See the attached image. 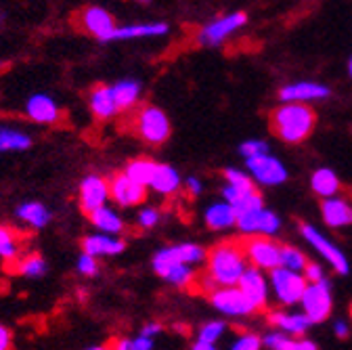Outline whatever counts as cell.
I'll list each match as a JSON object with an SVG mask.
<instances>
[{
	"label": "cell",
	"instance_id": "cell-1",
	"mask_svg": "<svg viewBox=\"0 0 352 350\" xmlns=\"http://www.w3.org/2000/svg\"><path fill=\"white\" fill-rule=\"evenodd\" d=\"M250 267L245 258L241 239H225L218 241L208 250L206 258V275L212 277V281L218 287H233L239 283L241 275Z\"/></svg>",
	"mask_w": 352,
	"mask_h": 350
},
{
	"label": "cell",
	"instance_id": "cell-2",
	"mask_svg": "<svg viewBox=\"0 0 352 350\" xmlns=\"http://www.w3.org/2000/svg\"><path fill=\"white\" fill-rule=\"evenodd\" d=\"M317 113L308 103H281L271 111V130L273 135L287 143H304L315 133Z\"/></svg>",
	"mask_w": 352,
	"mask_h": 350
},
{
	"label": "cell",
	"instance_id": "cell-3",
	"mask_svg": "<svg viewBox=\"0 0 352 350\" xmlns=\"http://www.w3.org/2000/svg\"><path fill=\"white\" fill-rule=\"evenodd\" d=\"M206 258H208L206 248L193 241H183V243H172V245L160 248L151 258V267L155 275L164 277L174 265L197 267V265H206Z\"/></svg>",
	"mask_w": 352,
	"mask_h": 350
},
{
	"label": "cell",
	"instance_id": "cell-4",
	"mask_svg": "<svg viewBox=\"0 0 352 350\" xmlns=\"http://www.w3.org/2000/svg\"><path fill=\"white\" fill-rule=\"evenodd\" d=\"M132 128H135L137 137L151 147L164 145L172 133V126H170L166 111L155 107V105H143L135 116V124H132Z\"/></svg>",
	"mask_w": 352,
	"mask_h": 350
},
{
	"label": "cell",
	"instance_id": "cell-5",
	"mask_svg": "<svg viewBox=\"0 0 352 350\" xmlns=\"http://www.w3.org/2000/svg\"><path fill=\"white\" fill-rule=\"evenodd\" d=\"M298 231L302 235V239L311 245L327 265L331 267V271L336 275H348L350 273V262L346 258V254L342 252V248L338 243H333L325 233H321L315 225L311 223H300Z\"/></svg>",
	"mask_w": 352,
	"mask_h": 350
},
{
	"label": "cell",
	"instance_id": "cell-6",
	"mask_svg": "<svg viewBox=\"0 0 352 350\" xmlns=\"http://www.w3.org/2000/svg\"><path fill=\"white\" fill-rule=\"evenodd\" d=\"M245 258L250 267H256L264 273H271L281 267V248L275 237H264V235H252V237H239Z\"/></svg>",
	"mask_w": 352,
	"mask_h": 350
},
{
	"label": "cell",
	"instance_id": "cell-7",
	"mask_svg": "<svg viewBox=\"0 0 352 350\" xmlns=\"http://www.w3.org/2000/svg\"><path fill=\"white\" fill-rule=\"evenodd\" d=\"M269 285H271L273 300L281 306V309H292V306L300 304L308 283L302 273L279 267L269 273Z\"/></svg>",
	"mask_w": 352,
	"mask_h": 350
},
{
	"label": "cell",
	"instance_id": "cell-8",
	"mask_svg": "<svg viewBox=\"0 0 352 350\" xmlns=\"http://www.w3.org/2000/svg\"><path fill=\"white\" fill-rule=\"evenodd\" d=\"M300 311L311 319L313 325L325 323L333 311V292L331 281L323 279L319 283H308L300 300Z\"/></svg>",
	"mask_w": 352,
	"mask_h": 350
},
{
	"label": "cell",
	"instance_id": "cell-9",
	"mask_svg": "<svg viewBox=\"0 0 352 350\" xmlns=\"http://www.w3.org/2000/svg\"><path fill=\"white\" fill-rule=\"evenodd\" d=\"M248 166V174L254 179L256 185L262 187H279L289 179V172L285 168V164L275 157L273 153H264L252 160H245Z\"/></svg>",
	"mask_w": 352,
	"mask_h": 350
},
{
	"label": "cell",
	"instance_id": "cell-10",
	"mask_svg": "<svg viewBox=\"0 0 352 350\" xmlns=\"http://www.w3.org/2000/svg\"><path fill=\"white\" fill-rule=\"evenodd\" d=\"M208 300L220 315L231 317V319H245V317L258 313L254 309V304L245 298V294L237 285L218 287L208 296Z\"/></svg>",
	"mask_w": 352,
	"mask_h": 350
},
{
	"label": "cell",
	"instance_id": "cell-11",
	"mask_svg": "<svg viewBox=\"0 0 352 350\" xmlns=\"http://www.w3.org/2000/svg\"><path fill=\"white\" fill-rule=\"evenodd\" d=\"M241 237H252V235H264V237H277L281 231V218L277 212L262 208L256 212L239 214L237 216V227Z\"/></svg>",
	"mask_w": 352,
	"mask_h": 350
},
{
	"label": "cell",
	"instance_id": "cell-12",
	"mask_svg": "<svg viewBox=\"0 0 352 350\" xmlns=\"http://www.w3.org/2000/svg\"><path fill=\"white\" fill-rule=\"evenodd\" d=\"M245 23H248V15L243 11H235L225 17H218L199 30L197 42L201 47H218V45H223L227 38H231L235 32H239Z\"/></svg>",
	"mask_w": 352,
	"mask_h": 350
},
{
	"label": "cell",
	"instance_id": "cell-13",
	"mask_svg": "<svg viewBox=\"0 0 352 350\" xmlns=\"http://www.w3.org/2000/svg\"><path fill=\"white\" fill-rule=\"evenodd\" d=\"M111 199L109 195V181L101 174H86V177L80 181V189H78V206L80 210L88 216L95 210L107 206V201Z\"/></svg>",
	"mask_w": 352,
	"mask_h": 350
},
{
	"label": "cell",
	"instance_id": "cell-14",
	"mask_svg": "<svg viewBox=\"0 0 352 350\" xmlns=\"http://www.w3.org/2000/svg\"><path fill=\"white\" fill-rule=\"evenodd\" d=\"M237 287L245 294V298L254 304V309L258 313L269 311L271 304V285H269V275L256 269V267H248L245 273L241 275Z\"/></svg>",
	"mask_w": 352,
	"mask_h": 350
},
{
	"label": "cell",
	"instance_id": "cell-15",
	"mask_svg": "<svg viewBox=\"0 0 352 350\" xmlns=\"http://www.w3.org/2000/svg\"><path fill=\"white\" fill-rule=\"evenodd\" d=\"M109 195L120 208H135L147 199V187L135 183L126 172H120L109 179Z\"/></svg>",
	"mask_w": 352,
	"mask_h": 350
},
{
	"label": "cell",
	"instance_id": "cell-16",
	"mask_svg": "<svg viewBox=\"0 0 352 350\" xmlns=\"http://www.w3.org/2000/svg\"><path fill=\"white\" fill-rule=\"evenodd\" d=\"M331 95L329 86L321 84V82H292L285 84L279 91V99L281 103H311V101H323Z\"/></svg>",
	"mask_w": 352,
	"mask_h": 350
},
{
	"label": "cell",
	"instance_id": "cell-17",
	"mask_svg": "<svg viewBox=\"0 0 352 350\" xmlns=\"http://www.w3.org/2000/svg\"><path fill=\"white\" fill-rule=\"evenodd\" d=\"M269 323L273 329H279L292 338H304L308 329L313 327L311 319H308L302 311H289V309H275L269 311Z\"/></svg>",
	"mask_w": 352,
	"mask_h": 350
},
{
	"label": "cell",
	"instance_id": "cell-18",
	"mask_svg": "<svg viewBox=\"0 0 352 350\" xmlns=\"http://www.w3.org/2000/svg\"><path fill=\"white\" fill-rule=\"evenodd\" d=\"M80 25H82L84 32L93 34L101 42H105L107 36L118 28L113 15L107 9H103V7H86L80 13Z\"/></svg>",
	"mask_w": 352,
	"mask_h": 350
},
{
	"label": "cell",
	"instance_id": "cell-19",
	"mask_svg": "<svg viewBox=\"0 0 352 350\" xmlns=\"http://www.w3.org/2000/svg\"><path fill=\"white\" fill-rule=\"evenodd\" d=\"M321 218H323V223L333 231L348 229V227H352V204L340 195L323 199L321 201Z\"/></svg>",
	"mask_w": 352,
	"mask_h": 350
},
{
	"label": "cell",
	"instance_id": "cell-20",
	"mask_svg": "<svg viewBox=\"0 0 352 350\" xmlns=\"http://www.w3.org/2000/svg\"><path fill=\"white\" fill-rule=\"evenodd\" d=\"M204 223L210 231H216V233L231 231L237 227V212L229 201L218 199V201H212L204 210Z\"/></svg>",
	"mask_w": 352,
	"mask_h": 350
},
{
	"label": "cell",
	"instance_id": "cell-21",
	"mask_svg": "<svg viewBox=\"0 0 352 350\" xmlns=\"http://www.w3.org/2000/svg\"><path fill=\"white\" fill-rule=\"evenodd\" d=\"M82 252L91 254L95 258H105V256L111 258V256H120L126 252V241L116 235L93 233L82 239Z\"/></svg>",
	"mask_w": 352,
	"mask_h": 350
},
{
	"label": "cell",
	"instance_id": "cell-22",
	"mask_svg": "<svg viewBox=\"0 0 352 350\" xmlns=\"http://www.w3.org/2000/svg\"><path fill=\"white\" fill-rule=\"evenodd\" d=\"M149 189L162 197H174L183 189V179H181L179 170L170 164H155Z\"/></svg>",
	"mask_w": 352,
	"mask_h": 350
},
{
	"label": "cell",
	"instance_id": "cell-23",
	"mask_svg": "<svg viewBox=\"0 0 352 350\" xmlns=\"http://www.w3.org/2000/svg\"><path fill=\"white\" fill-rule=\"evenodd\" d=\"M25 116L36 124H55L61 118V109L53 97L36 93L25 103Z\"/></svg>",
	"mask_w": 352,
	"mask_h": 350
},
{
	"label": "cell",
	"instance_id": "cell-24",
	"mask_svg": "<svg viewBox=\"0 0 352 350\" xmlns=\"http://www.w3.org/2000/svg\"><path fill=\"white\" fill-rule=\"evenodd\" d=\"M168 34V23L164 21H151V23H130V25H120L116 28L105 42L113 40H137V38H155V36H166Z\"/></svg>",
	"mask_w": 352,
	"mask_h": 350
},
{
	"label": "cell",
	"instance_id": "cell-25",
	"mask_svg": "<svg viewBox=\"0 0 352 350\" xmlns=\"http://www.w3.org/2000/svg\"><path fill=\"white\" fill-rule=\"evenodd\" d=\"M88 103H91V111L97 120H111L120 113L113 97V89L105 84L95 86L91 91V97H88Z\"/></svg>",
	"mask_w": 352,
	"mask_h": 350
},
{
	"label": "cell",
	"instance_id": "cell-26",
	"mask_svg": "<svg viewBox=\"0 0 352 350\" xmlns=\"http://www.w3.org/2000/svg\"><path fill=\"white\" fill-rule=\"evenodd\" d=\"M15 216L19 218L21 223H25L30 229H36V231L49 227V223L53 221L51 210L44 204H40V201H23V204H19L17 210H15Z\"/></svg>",
	"mask_w": 352,
	"mask_h": 350
},
{
	"label": "cell",
	"instance_id": "cell-27",
	"mask_svg": "<svg viewBox=\"0 0 352 350\" xmlns=\"http://www.w3.org/2000/svg\"><path fill=\"white\" fill-rule=\"evenodd\" d=\"M88 221L91 225L99 231V233H107V235H116L120 237L126 231V223L124 218L109 206H103L99 210H95L93 214H88Z\"/></svg>",
	"mask_w": 352,
	"mask_h": 350
},
{
	"label": "cell",
	"instance_id": "cell-28",
	"mask_svg": "<svg viewBox=\"0 0 352 350\" xmlns=\"http://www.w3.org/2000/svg\"><path fill=\"white\" fill-rule=\"evenodd\" d=\"M311 189L317 197L329 199V197H336L340 193L342 183H340V177L331 168H317L311 177Z\"/></svg>",
	"mask_w": 352,
	"mask_h": 350
},
{
	"label": "cell",
	"instance_id": "cell-29",
	"mask_svg": "<svg viewBox=\"0 0 352 350\" xmlns=\"http://www.w3.org/2000/svg\"><path fill=\"white\" fill-rule=\"evenodd\" d=\"M111 89H113V97H116L118 109L120 111H128V109H132L139 103L143 86H141L139 80H122V82L113 84Z\"/></svg>",
	"mask_w": 352,
	"mask_h": 350
},
{
	"label": "cell",
	"instance_id": "cell-30",
	"mask_svg": "<svg viewBox=\"0 0 352 350\" xmlns=\"http://www.w3.org/2000/svg\"><path fill=\"white\" fill-rule=\"evenodd\" d=\"M155 164L157 162H153V160H149V157H135V160H130L128 164H126V174L128 177L135 181V183H139V185H143V187H147L149 189V183H151V177H153V170H155Z\"/></svg>",
	"mask_w": 352,
	"mask_h": 350
},
{
	"label": "cell",
	"instance_id": "cell-31",
	"mask_svg": "<svg viewBox=\"0 0 352 350\" xmlns=\"http://www.w3.org/2000/svg\"><path fill=\"white\" fill-rule=\"evenodd\" d=\"M21 252L19 233L13 227L0 225V262H13Z\"/></svg>",
	"mask_w": 352,
	"mask_h": 350
},
{
	"label": "cell",
	"instance_id": "cell-32",
	"mask_svg": "<svg viewBox=\"0 0 352 350\" xmlns=\"http://www.w3.org/2000/svg\"><path fill=\"white\" fill-rule=\"evenodd\" d=\"M197 277H199V275H197L195 267H189V265H174L162 279H164L166 283H170L172 287H176V289H189V287L195 285Z\"/></svg>",
	"mask_w": 352,
	"mask_h": 350
},
{
	"label": "cell",
	"instance_id": "cell-33",
	"mask_svg": "<svg viewBox=\"0 0 352 350\" xmlns=\"http://www.w3.org/2000/svg\"><path fill=\"white\" fill-rule=\"evenodd\" d=\"M32 147V137L23 130L0 128V151H25Z\"/></svg>",
	"mask_w": 352,
	"mask_h": 350
},
{
	"label": "cell",
	"instance_id": "cell-34",
	"mask_svg": "<svg viewBox=\"0 0 352 350\" xmlns=\"http://www.w3.org/2000/svg\"><path fill=\"white\" fill-rule=\"evenodd\" d=\"M47 271H49L47 260H44V258H42L40 254H36V252L23 256L21 260H17V273H19L21 277L40 279V277L47 275Z\"/></svg>",
	"mask_w": 352,
	"mask_h": 350
},
{
	"label": "cell",
	"instance_id": "cell-35",
	"mask_svg": "<svg viewBox=\"0 0 352 350\" xmlns=\"http://www.w3.org/2000/svg\"><path fill=\"white\" fill-rule=\"evenodd\" d=\"M308 262H311V260H308V256L300 248L283 243V248H281V267L283 269L304 273V269L308 267Z\"/></svg>",
	"mask_w": 352,
	"mask_h": 350
},
{
	"label": "cell",
	"instance_id": "cell-36",
	"mask_svg": "<svg viewBox=\"0 0 352 350\" xmlns=\"http://www.w3.org/2000/svg\"><path fill=\"white\" fill-rule=\"evenodd\" d=\"M229 325L220 319H214V321H206L199 329H197V340L199 342H206V344H218L220 340L225 338Z\"/></svg>",
	"mask_w": 352,
	"mask_h": 350
},
{
	"label": "cell",
	"instance_id": "cell-37",
	"mask_svg": "<svg viewBox=\"0 0 352 350\" xmlns=\"http://www.w3.org/2000/svg\"><path fill=\"white\" fill-rule=\"evenodd\" d=\"M262 348H264L262 336L252 329H243L231 340L227 350H262Z\"/></svg>",
	"mask_w": 352,
	"mask_h": 350
},
{
	"label": "cell",
	"instance_id": "cell-38",
	"mask_svg": "<svg viewBox=\"0 0 352 350\" xmlns=\"http://www.w3.org/2000/svg\"><path fill=\"white\" fill-rule=\"evenodd\" d=\"M223 177H225V185H231L235 189H256L254 179L250 177L245 170H239V168L231 166V168H225Z\"/></svg>",
	"mask_w": 352,
	"mask_h": 350
},
{
	"label": "cell",
	"instance_id": "cell-39",
	"mask_svg": "<svg viewBox=\"0 0 352 350\" xmlns=\"http://www.w3.org/2000/svg\"><path fill=\"white\" fill-rule=\"evenodd\" d=\"M294 340L292 336L279 331V329H271L262 336V344L264 348H269V350H292L294 348Z\"/></svg>",
	"mask_w": 352,
	"mask_h": 350
},
{
	"label": "cell",
	"instance_id": "cell-40",
	"mask_svg": "<svg viewBox=\"0 0 352 350\" xmlns=\"http://www.w3.org/2000/svg\"><path fill=\"white\" fill-rule=\"evenodd\" d=\"M160 221H162V212H160L157 208H153V206H145V208H141L139 214H137V227H139L141 231H151V229H155V227L160 225Z\"/></svg>",
	"mask_w": 352,
	"mask_h": 350
},
{
	"label": "cell",
	"instance_id": "cell-41",
	"mask_svg": "<svg viewBox=\"0 0 352 350\" xmlns=\"http://www.w3.org/2000/svg\"><path fill=\"white\" fill-rule=\"evenodd\" d=\"M264 153H271V147H269L267 141L250 139V141H243L239 145V155L243 160H252V157H258V155H264Z\"/></svg>",
	"mask_w": 352,
	"mask_h": 350
},
{
	"label": "cell",
	"instance_id": "cell-42",
	"mask_svg": "<svg viewBox=\"0 0 352 350\" xmlns=\"http://www.w3.org/2000/svg\"><path fill=\"white\" fill-rule=\"evenodd\" d=\"M76 271L82 275V277H95L99 273V258L91 256L82 252L76 260Z\"/></svg>",
	"mask_w": 352,
	"mask_h": 350
},
{
	"label": "cell",
	"instance_id": "cell-43",
	"mask_svg": "<svg viewBox=\"0 0 352 350\" xmlns=\"http://www.w3.org/2000/svg\"><path fill=\"white\" fill-rule=\"evenodd\" d=\"M304 279H306V283H319V281H323V279H327V275H325V269L319 265V262H308V267L304 269Z\"/></svg>",
	"mask_w": 352,
	"mask_h": 350
},
{
	"label": "cell",
	"instance_id": "cell-44",
	"mask_svg": "<svg viewBox=\"0 0 352 350\" xmlns=\"http://www.w3.org/2000/svg\"><path fill=\"white\" fill-rule=\"evenodd\" d=\"M183 187H185V191H187V195H189L191 199H195V197H199V195L204 193V183H201L197 177H187V179L183 181Z\"/></svg>",
	"mask_w": 352,
	"mask_h": 350
},
{
	"label": "cell",
	"instance_id": "cell-45",
	"mask_svg": "<svg viewBox=\"0 0 352 350\" xmlns=\"http://www.w3.org/2000/svg\"><path fill=\"white\" fill-rule=\"evenodd\" d=\"M0 350H13V333L3 323H0Z\"/></svg>",
	"mask_w": 352,
	"mask_h": 350
},
{
	"label": "cell",
	"instance_id": "cell-46",
	"mask_svg": "<svg viewBox=\"0 0 352 350\" xmlns=\"http://www.w3.org/2000/svg\"><path fill=\"white\" fill-rule=\"evenodd\" d=\"M292 350H321V348H319V344L315 340L304 336V338H296L294 340V348Z\"/></svg>",
	"mask_w": 352,
	"mask_h": 350
},
{
	"label": "cell",
	"instance_id": "cell-47",
	"mask_svg": "<svg viewBox=\"0 0 352 350\" xmlns=\"http://www.w3.org/2000/svg\"><path fill=\"white\" fill-rule=\"evenodd\" d=\"M164 331V327H162V323H157V321H151V323H145L143 327H141V336H147V338H157L160 333Z\"/></svg>",
	"mask_w": 352,
	"mask_h": 350
},
{
	"label": "cell",
	"instance_id": "cell-48",
	"mask_svg": "<svg viewBox=\"0 0 352 350\" xmlns=\"http://www.w3.org/2000/svg\"><path fill=\"white\" fill-rule=\"evenodd\" d=\"M109 348L111 350H137L135 340H130V338H116L109 342Z\"/></svg>",
	"mask_w": 352,
	"mask_h": 350
},
{
	"label": "cell",
	"instance_id": "cell-49",
	"mask_svg": "<svg viewBox=\"0 0 352 350\" xmlns=\"http://www.w3.org/2000/svg\"><path fill=\"white\" fill-rule=\"evenodd\" d=\"M333 333H336L340 340H346V338L350 336V323L344 321V319H338V321L333 323Z\"/></svg>",
	"mask_w": 352,
	"mask_h": 350
},
{
	"label": "cell",
	"instance_id": "cell-50",
	"mask_svg": "<svg viewBox=\"0 0 352 350\" xmlns=\"http://www.w3.org/2000/svg\"><path fill=\"white\" fill-rule=\"evenodd\" d=\"M135 348H137V350H153V348H155V340L139 333V336L135 338Z\"/></svg>",
	"mask_w": 352,
	"mask_h": 350
},
{
	"label": "cell",
	"instance_id": "cell-51",
	"mask_svg": "<svg viewBox=\"0 0 352 350\" xmlns=\"http://www.w3.org/2000/svg\"><path fill=\"white\" fill-rule=\"evenodd\" d=\"M191 350H220L216 344H206V342H199V340H195L193 342V346H191Z\"/></svg>",
	"mask_w": 352,
	"mask_h": 350
},
{
	"label": "cell",
	"instance_id": "cell-52",
	"mask_svg": "<svg viewBox=\"0 0 352 350\" xmlns=\"http://www.w3.org/2000/svg\"><path fill=\"white\" fill-rule=\"evenodd\" d=\"M86 350H111V348H109V344H99V346H91Z\"/></svg>",
	"mask_w": 352,
	"mask_h": 350
},
{
	"label": "cell",
	"instance_id": "cell-53",
	"mask_svg": "<svg viewBox=\"0 0 352 350\" xmlns=\"http://www.w3.org/2000/svg\"><path fill=\"white\" fill-rule=\"evenodd\" d=\"M348 76L352 78V57L348 59Z\"/></svg>",
	"mask_w": 352,
	"mask_h": 350
},
{
	"label": "cell",
	"instance_id": "cell-54",
	"mask_svg": "<svg viewBox=\"0 0 352 350\" xmlns=\"http://www.w3.org/2000/svg\"><path fill=\"white\" fill-rule=\"evenodd\" d=\"M137 3H143V5H147V3H151V0H137Z\"/></svg>",
	"mask_w": 352,
	"mask_h": 350
},
{
	"label": "cell",
	"instance_id": "cell-55",
	"mask_svg": "<svg viewBox=\"0 0 352 350\" xmlns=\"http://www.w3.org/2000/svg\"><path fill=\"white\" fill-rule=\"evenodd\" d=\"M350 317H352V304H350Z\"/></svg>",
	"mask_w": 352,
	"mask_h": 350
}]
</instances>
